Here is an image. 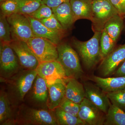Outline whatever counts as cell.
<instances>
[{"instance_id": "cell-7", "label": "cell", "mask_w": 125, "mask_h": 125, "mask_svg": "<svg viewBox=\"0 0 125 125\" xmlns=\"http://www.w3.org/2000/svg\"><path fill=\"white\" fill-rule=\"evenodd\" d=\"M36 70L38 75L46 80L48 86L58 82L67 83L70 79L66 77L63 67L57 61L40 62Z\"/></svg>"}, {"instance_id": "cell-20", "label": "cell", "mask_w": 125, "mask_h": 125, "mask_svg": "<svg viewBox=\"0 0 125 125\" xmlns=\"http://www.w3.org/2000/svg\"><path fill=\"white\" fill-rule=\"evenodd\" d=\"M11 105L7 94L1 90L0 94V125H14Z\"/></svg>"}, {"instance_id": "cell-25", "label": "cell", "mask_w": 125, "mask_h": 125, "mask_svg": "<svg viewBox=\"0 0 125 125\" xmlns=\"http://www.w3.org/2000/svg\"><path fill=\"white\" fill-rule=\"evenodd\" d=\"M19 5L18 13L29 15L42 4V0H16Z\"/></svg>"}, {"instance_id": "cell-21", "label": "cell", "mask_w": 125, "mask_h": 125, "mask_svg": "<svg viewBox=\"0 0 125 125\" xmlns=\"http://www.w3.org/2000/svg\"><path fill=\"white\" fill-rule=\"evenodd\" d=\"M33 85L32 98L34 100L39 103L47 104L49 90L46 80L37 75Z\"/></svg>"}, {"instance_id": "cell-10", "label": "cell", "mask_w": 125, "mask_h": 125, "mask_svg": "<svg viewBox=\"0 0 125 125\" xmlns=\"http://www.w3.org/2000/svg\"><path fill=\"white\" fill-rule=\"evenodd\" d=\"M22 66L27 70H35L39 62L27 42L13 40L10 43Z\"/></svg>"}, {"instance_id": "cell-28", "label": "cell", "mask_w": 125, "mask_h": 125, "mask_svg": "<svg viewBox=\"0 0 125 125\" xmlns=\"http://www.w3.org/2000/svg\"><path fill=\"white\" fill-rule=\"evenodd\" d=\"M111 103L125 112V89L106 93Z\"/></svg>"}, {"instance_id": "cell-27", "label": "cell", "mask_w": 125, "mask_h": 125, "mask_svg": "<svg viewBox=\"0 0 125 125\" xmlns=\"http://www.w3.org/2000/svg\"><path fill=\"white\" fill-rule=\"evenodd\" d=\"M0 42L10 43L12 42L11 30L7 17L0 13Z\"/></svg>"}, {"instance_id": "cell-36", "label": "cell", "mask_w": 125, "mask_h": 125, "mask_svg": "<svg viewBox=\"0 0 125 125\" xmlns=\"http://www.w3.org/2000/svg\"><path fill=\"white\" fill-rule=\"evenodd\" d=\"M6 0H0V2H3V1H4Z\"/></svg>"}, {"instance_id": "cell-2", "label": "cell", "mask_w": 125, "mask_h": 125, "mask_svg": "<svg viewBox=\"0 0 125 125\" xmlns=\"http://www.w3.org/2000/svg\"><path fill=\"white\" fill-rule=\"evenodd\" d=\"M53 111L21 107L14 120V125H57L58 122Z\"/></svg>"}, {"instance_id": "cell-8", "label": "cell", "mask_w": 125, "mask_h": 125, "mask_svg": "<svg viewBox=\"0 0 125 125\" xmlns=\"http://www.w3.org/2000/svg\"><path fill=\"white\" fill-rule=\"evenodd\" d=\"M19 60L10 43L0 42V76L9 78L18 71Z\"/></svg>"}, {"instance_id": "cell-37", "label": "cell", "mask_w": 125, "mask_h": 125, "mask_svg": "<svg viewBox=\"0 0 125 125\" xmlns=\"http://www.w3.org/2000/svg\"></svg>"}, {"instance_id": "cell-24", "label": "cell", "mask_w": 125, "mask_h": 125, "mask_svg": "<svg viewBox=\"0 0 125 125\" xmlns=\"http://www.w3.org/2000/svg\"><path fill=\"white\" fill-rule=\"evenodd\" d=\"M54 111L58 125H85L78 116L65 111L60 107Z\"/></svg>"}, {"instance_id": "cell-23", "label": "cell", "mask_w": 125, "mask_h": 125, "mask_svg": "<svg viewBox=\"0 0 125 125\" xmlns=\"http://www.w3.org/2000/svg\"><path fill=\"white\" fill-rule=\"evenodd\" d=\"M105 125H125V112L111 104L106 114Z\"/></svg>"}, {"instance_id": "cell-16", "label": "cell", "mask_w": 125, "mask_h": 125, "mask_svg": "<svg viewBox=\"0 0 125 125\" xmlns=\"http://www.w3.org/2000/svg\"><path fill=\"white\" fill-rule=\"evenodd\" d=\"M66 83L58 82L48 86L49 94L46 105L49 110L54 111L60 106L65 97Z\"/></svg>"}, {"instance_id": "cell-15", "label": "cell", "mask_w": 125, "mask_h": 125, "mask_svg": "<svg viewBox=\"0 0 125 125\" xmlns=\"http://www.w3.org/2000/svg\"><path fill=\"white\" fill-rule=\"evenodd\" d=\"M90 80L106 93L125 89V76L104 78L94 75Z\"/></svg>"}, {"instance_id": "cell-18", "label": "cell", "mask_w": 125, "mask_h": 125, "mask_svg": "<svg viewBox=\"0 0 125 125\" xmlns=\"http://www.w3.org/2000/svg\"><path fill=\"white\" fill-rule=\"evenodd\" d=\"M70 2L75 21L81 19L91 20L92 0H70Z\"/></svg>"}, {"instance_id": "cell-12", "label": "cell", "mask_w": 125, "mask_h": 125, "mask_svg": "<svg viewBox=\"0 0 125 125\" xmlns=\"http://www.w3.org/2000/svg\"><path fill=\"white\" fill-rule=\"evenodd\" d=\"M37 75L36 70H27L14 79L11 87L18 100L23 101L25 94L32 87Z\"/></svg>"}, {"instance_id": "cell-6", "label": "cell", "mask_w": 125, "mask_h": 125, "mask_svg": "<svg viewBox=\"0 0 125 125\" xmlns=\"http://www.w3.org/2000/svg\"><path fill=\"white\" fill-rule=\"evenodd\" d=\"M7 19L10 27L13 40L27 42L30 39L35 37L26 15L16 13L8 16Z\"/></svg>"}, {"instance_id": "cell-5", "label": "cell", "mask_w": 125, "mask_h": 125, "mask_svg": "<svg viewBox=\"0 0 125 125\" xmlns=\"http://www.w3.org/2000/svg\"><path fill=\"white\" fill-rule=\"evenodd\" d=\"M27 43L39 63L57 61V46L50 40L35 36L30 39Z\"/></svg>"}, {"instance_id": "cell-17", "label": "cell", "mask_w": 125, "mask_h": 125, "mask_svg": "<svg viewBox=\"0 0 125 125\" xmlns=\"http://www.w3.org/2000/svg\"><path fill=\"white\" fill-rule=\"evenodd\" d=\"M70 1L52 9L54 15L65 30L75 22Z\"/></svg>"}, {"instance_id": "cell-35", "label": "cell", "mask_w": 125, "mask_h": 125, "mask_svg": "<svg viewBox=\"0 0 125 125\" xmlns=\"http://www.w3.org/2000/svg\"><path fill=\"white\" fill-rule=\"evenodd\" d=\"M115 76H125V60L114 73Z\"/></svg>"}, {"instance_id": "cell-4", "label": "cell", "mask_w": 125, "mask_h": 125, "mask_svg": "<svg viewBox=\"0 0 125 125\" xmlns=\"http://www.w3.org/2000/svg\"><path fill=\"white\" fill-rule=\"evenodd\" d=\"M92 29L94 32L102 31L106 23L118 12L110 0H92Z\"/></svg>"}, {"instance_id": "cell-29", "label": "cell", "mask_w": 125, "mask_h": 125, "mask_svg": "<svg viewBox=\"0 0 125 125\" xmlns=\"http://www.w3.org/2000/svg\"><path fill=\"white\" fill-rule=\"evenodd\" d=\"M1 13L6 17L18 13L19 5L16 0H6L0 3Z\"/></svg>"}, {"instance_id": "cell-14", "label": "cell", "mask_w": 125, "mask_h": 125, "mask_svg": "<svg viewBox=\"0 0 125 125\" xmlns=\"http://www.w3.org/2000/svg\"><path fill=\"white\" fill-rule=\"evenodd\" d=\"M26 16L29 21L34 36L48 39L57 46L60 43L63 35L49 29L40 21Z\"/></svg>"}, {"instance_id": "cell-26", "label": "cell", "mask_w": 125, "mask_h": 125, "mask_svg": "<svg viewBox=\"0 0 125 125\" xmlns=\"http://www.w3.org/2000/svg\"><path fill=\"white\" fill-rule=\"evenodd\" d=\"M115 42L109 36L105 30L102 31L100 39V47L102 60L114 49Z\"/></svg>"}, {"instance_id": "cell-9", "label": "cell", "mask_w": 125, "mask_h": 125, "mask_svg": "<svg viewBox=\"0 0 125 125\" xmlns=\"http://www.w3.org/2000/svg\"><path fill=\"white\" fill-rule=\"evenodd\" d=\"M106 114L87 99L80 104L78 117L85 125H104Z\"/></svg>"}, {"instance_id": "cell-33", "label": "cell", "mask_w": 125, "mask_h": 125, "mask_svg": "<svg viewBox=\"0 0 125 125\" xmlns=\"http://www.w3.org/2000/svg\"><path fill=\"white\" fill-rule=\"evenodd\" d=\"M117 10L118 14L122 17L125 15V0H110Z\"/></svg>"}, {"instance_id": "cell-11", "label": "cell", "mask_w": 125, "mask_h": 125, "mask_svg": "<svg viewBox=\"0 0 125 125\" xmlns=\"http://www.w3.org/2000/svg\"><path fill=\"white\" fill-rule=\"evenodd\" d=\"M125 60V43L114 49L102 60L99 71L104 77L114 74L117 67Z\"/></svg>"}, {"instance_id": "cell-30", "label": "cell", "mask_w": 125, "mask_h": 125, "mask_svg": "<svg viewBox=\"0 0 125 125\" xmlns=\"http://www.w3.org/2000/svg\"><path fill=\"white\" fill-rule=\"evenodd\" d=\"M43 24L49 29L64 35L65 30L56 18L54 14L49 18L40 20Z\"/></svg>"}, {"instance_id": "cell-32", "label": "cell", "mask_w": 125, "mask_h": 125, "mask_svg": "<svg viewBox=\"0 0 125 125\" xmlns=\"http://www.w3.org/2000/svg\"><path fill=\"white\" fill-rule=\"evenodd\" d=\"M53 14L52 9L44 4H42L37 10L29 16L39 20L49 18Z\"/></svg>"}, {"instance_id": "cell-1", "label": "cell", "mask_w": 125, "mask_h": 125, "mask_svg": "<svg viewBox=\"0 0 125 125\" xmlns=\"http://www.w3.org/2000/svg\"><path fill=\"white\" fill-rule=\"evenodd\" d=\"M102 31L94 32V36L85 42L73 40L74 47L78 52L83 63L88 69H91L102 60L100 39Z\"/></svg>"}, {"instance_id": "cell-13", "label": "cell", "mask_w": 125, "mask_h": 125, "mask_svg": "<svg viewBox=\"0 0 125 125\" xmlns=\"http://www.w3.org/2000/svg\"><path fill=\"white\" fill-rule=\"evenodd\" d=\"M85 98L93 103L105 114L107 113L111 104L107 96L106 93L103 91L97 85L91 83H84Z\"/></svg>"}, {"instance_id": "cell-19", "label": "cell", "mask_w": 125, "mask_h": 125, "mask_svg": "<svg viewBox=\"0 0 125 125\" xmlns=\"http://www.w3.org/2000/svg\"><path fill=\"white\" fill-rule=\"evenodd\" d=\"M65 97L80 104L85 98L84 85L75 79H70L66 84Z\"/></svg>"}, {"instance_id": "cell-3", "label": "cell", "mask_w": 125, "mask_h": 125, "mask_svg": "<svg viewBox=\"0 0 125 125\" xmlns=\"http://www.w3.org/2000/svg\"><path fill=\"white\" fill-rule=\"evenodd\" d=\"M58 57L57 61L62 66L66 77L78 79L82 76L83 72L76 52L65 43L57 45Z\"/></svg>"}, {"instance_id": "cell-34", "label": "cell", "mask_w": 125, "mask_h": 125, "mask_svg": "<svg viewBox=\"0 0 125 125\" xmlns=\"http://www.w3.org/2000/svg\"><path fill=\"white\" fill-rule=\"evenodd\" d=\"M70 0H42V4H45L50 8L57 7L64 2L70 1Z\"/></svg>"}, {"instance_id": "cell-22", "label": "cell", "mask_w": 125, "mask_h": 125, "mask_svg": "<svg viewBox=\"0 0 125 125\" xmlns=\"http://www.w3.org/2000/svg\"><path fill=\"white\" fill-rule=\"evenodd\" d=\"M123 27V17L119 14L111 18L105 24L104 29L115 42H116Z\"/></svg>"}, {"instance_id": "cell-31", "label": "cell", "mask_w": 125, "mask_h": 125, "mask_svg": "<svg viewBox=\"0 0 125 125\" xmlns=\"http://www.w3.org/2000/svg\"><path fill=\"white\" fill-rule=\"evenodd\" d=\"M59 107L65 111L78 117L80 110V104L74 102L65 97Z\"/></svg>"}]
</instances>
